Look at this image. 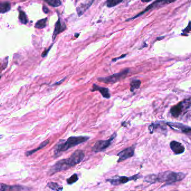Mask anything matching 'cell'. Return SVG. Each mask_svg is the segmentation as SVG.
<instances>
[{
    "instance_id": "9a60e30c",
    "label": "cell",
    "mask_w": 191,
    "mask_h": 191,
    "mask_svg": "<svg viewBox=\"0 0 191 191\" xmlns=\"http://www.w3.org/2000/svg\"><path fill=\"white\" fill-rule=\"evenodd\" d=\"M94 0H91V1L89 2L88 3H82L80 5L79 7L77 8V12L79 16L82 15L89 8V7L91 5V4L93 3V1Z\"/></svg>"
},
{
    "instance_id": "2e32d148",
    "label": "cell",
    "mask_w": 191,
    "mask_h": 191,
    "mask_svg": "<svg viewBox=\"0 0 191 191\" xmlns=\"http://www.w3.org/2000/svg\"><path fill=\"white\" fill-rule=\"evenodd\" d=\"M49 143V140H45L44 141H43L42 143H41L40 144L38 148H37L36 149H33V150H29V151H27L25 152V155L26 157H29L30 155H31L32 154H33L34 153L38 152V150H39L40 149H43L44 147H45L46 146L48 145V144Z\"/></svg>"
},
{
    "instance_id": "ba28073f",
    "label": "cell",
    "mask_w": 191,
    "mask_h": 191,
    "mask_svg": "<svg viewBox=\"0 0 191 191\" xmlns=\"http://www.w3.org/2000/svg\"><path fill=\"white\" fill-rule=\"evenodd\" d=\"M176 1V0H156V1H155L154 2H153L150 5L148 6L147 8L145 9V10H143V12H140L137 15L135 16L134 17L131 18V19H129L128 20H127V21L130 20H133L134 19H136V18L139 17L140 16L142 15L143 14H145L146 12L152 9V8H156V7H159V6L160 7V6L164 5H165V4H169V3H173V2H175Z\"/></svg>"
},
{
    "instance_id": "e0dca14e",
    "label": "cell",
    "mask_w": 191,
    "mask_h": 191,
    "mask_svg": "<svg viewBox=\"0 0 191 191\" xmlns=\"http://www.w3.org/2000/svg\"><path fill=\"white\" fill-rule=\"evenodd\" d=\"M11 9V3L9 2H1L0 4V13L4 14Z\"/></svg>"
},
{
    "instance_id": "d6986e66",
    "label": "cell",
    "mask_w": 191,
    "mask_h": 191,
    "mask_svg": "<svg viewBox=\"0 0 191 191\" xmlns=\"http://www.w3.org/2000/svg\"><path fill=\"white\" fill-rule=\"evenodd\" d=\"M141 81L140 80H137V79H135V80H133L132 81H131V83H130V90L131 92H134V91L135 90H137L138 88H140V85H141Z\"/></svg>"
},
{
    "instance_id": "7402d4cb",
    "label": "cell",
    "mask_w": 191,
    "mask_h": 191,
    "mask_svg": "<svg viewBox=\"0 0 191 191\" xmlns=\"http://www.w3.org/2000/svg\"><path fill=\"white\" fill-rule=\"evenodd\" d=\"M19 19L20 21L23 24H26L28 23V20L27 19L26 14L23 11H19Z\"/></svg>"
},
{
    "instance_id": "ac0fdd59",
    "label": "cell",
    "mask_w": 191,
    "mask_h": 191,
    "mask_svg": "<svg viewBox=\"0 0 191 191\" xmlns=\"http://www.w3.org/2000/svg\"><path fill=\"white\" fill-rule=\"evenodd\" d=\"M47 186L48 187V188H49L50 189H51L53 191H62L64 189L62 186L60 185V184H58L57 183L52 182L48 183V184H47Z\"/></svg>"
},
{
    "instance_id": "9c48e42d",
    "label": "cell",
    "mask_w": 191,
    "mask_h": 191,
    "mask_svg": "<svg viewBox=\"0 0 191 191\" xmlns=\"http://www.w3.org/2000/svg\"><path fill=\"white\" fill-rule=\"evenodd\" d=\"M168 126L175 131L181 132L188 135H191V128L178 122H167Z\"/></svg>"
},
{
    "instance_id": "7c38bea8",
    "label": "cell",
    "mask_w": 191,
    "mask_h": 191,
    "mask_svg": "<svg viewBox=\"0 0 191 191\" xmlns=\"http://www.w3.org/2000/svg\"><path fill=\"white\" fill-rule=\"evenodd\" d=\"M66 29V26L65 23H62L61 21L60 18H59L55 24V30L53 31V36H52V40L54 41L56 39V37L59 34H60L61 32L64 31Z\"/></svg>"
},
{
    "instance_id": "83f0119b",
    "label": "cell",
    "mask_w": 191,
    "mask_h": 191,
    "mask_svg": "<svg viewBox=\"0 0 191 191\" xmlns=\"http://www.w3.org/2000/svg\"><path fill=\"white\" fill-rule=\"evenodd\" d=\"M143 2H150L151 0H141Z\"/></svg>"
},
{
    "instance_id": "5bb4252c",
    "label": "cell",
    "mask_w": 191,
    "mask_h": 191,
    "mask_svg": "<svg viewBox=\"0 0 191 191\" xmlns=\"http://www.w3.org/2000/svg\"><path fill=\"white\" fill-rule=\"evenodd\" d=\"M24 190V187L21 185H8L2 183L0 184V191H22Z\"/></svg>"
},
{
    "instance_id": "277c9868",
    "label": "cell",
    "mask_w": 191,
    "mask_h": 191,
    "mask_svg": "<svg viewBox=\"0 0 191 191\" xmlns=\"http://www.w3.org/2000/svg\"><path fill=\"white\" fill-rule=\"evenodd\" d=\"M129 70L128 69H125L119 73L113 74L109 76L98 78V81L105 83H114L125 78L129 73Z\"/></svg>"
},
{
    "instance_id": "f1b7e54d",
    "label": "cell",
    "mask_w": 191,
    "mask_h": 191,
    "mask_svg": "<svg viewBox=\"0 0 191 191\" xmlns=\"http://www.w3.org/2000/svg\"></svg>"
},
{
    "instance_id": "5b68a950",
    "label": "cell",
    "mask_w": 191,
    "mask_h": 191,
    "mask_svg": "<svg viewBox=\"0 0 191 191\" xmlns=\"http://www.w3.org/2000/svg\"><path fill=\"white\" fill-rule=\"evenodd\" d=\"M116 137H117V133L114 132L113 135H111V137L108 140L97 141L91 148L92 151L95 153H99V152H102L105 150L110 145H111L112 141Z\"/></svg>"
},
{
    "instance_id": "ffe728a7",
    "label": "cell",
    "mask_w": 191,
    "mask_h": 191,
    "mask_svg": "<svg viewBox=\"0 0 191 191\" xmlns=\"http://www.w3.org/2000/svg\"><path fill=\"white\" fill-rule=\"evenodd\" d=\"M42 1H44L45 2L48 3L49 5L53 8L58 7L61 6L62 3L60 0H42Z\"/></svg>"
},
{
    "instance_id": "4fadbf2b",
    "label": "cell",
    "mask_w": 191,
    "mask_h": 191,
    "mask_svg": "<svg viewBox=\"0 0 191 191\" xmlns=\"http://www.w3.org/2000/svg\"><path fill=\"white\" fill-rule=\"evenodd\" d=\"M170 147L175 154L178 155L182 154L185 150V148L183 145L176 141H172L170 143Z\"/></svg>"
},
{
    "instance_id": "44dd1931",
    "label": "cell",
    "mask_w": 191,
    "mask_h": 191,
    "mask_svg": "<svg viewBox=\"0 0 191 191\" xmlns=\"http://www.w3.org/2000/svg\"><path fill=\"white\" fill-rule=\"evenodd\" d=\"M47 21V18L41 19L40 20L38 21V22L35 24V28L37 29H43L46 26Z\"/></svg>"
},
{
    "instance_id": "8992f818",
    "label": "cell",
    "mask_w": 191,
    "mask_h": 191,
    "mask_svg": "<svg viewBox=\"0 0 191 191\" xmlns=\"http://www.w3.org/2000/svg\"><path fill=\"white\" fill-rule=\"evenodd\" d=\"M142 177L139 174H136L135 176L127 177L126 176H115L110 179H107V181L109 182L113 185H118L122 184H125L131 181H136L137 179Z\"/></svg>"
},
{
    "instance_id": "3957f363",
    "label": "cell",
    "mask_w": 191,
    "mask_h": 191,
    "mask_svg": "<svg viewBox=\"0 0 191 191\" xmlns=\"http://www.w3.org/2000/svg\"><path fill=\"white\" fill-rule=\"evenodd\" d=\"M88 137H71L66 141H62L56 145L54 149V154L57 156L60 153L66 152L70 148L87 141L89 139Z\"/></svg>"
},
{
    "instance_id": "d4e9b609",
    "label": "cell",
    "mask_w": 191,
    "mask_h": 191,
    "mask_svg": "<svg viewBox=\"0 0 191 191\" xmlns=\"http://www.w3.org/2000/svg\"><path fill=\"white\" fill-rule=\"evenodd\" d=\"M52 46H53V45H52L51 46H50V47L48 48V49H46V50L43 52V53L42 54V57L43 58H44V57H46V56L47 55L49 51L51 50V48L52 47Z\"/></svg>"
},
{
    "instance_id": "30bf717a",
    "label": "cell",
    "mask_w": 191,
    "mask_h": 191,
    "mask_svg": "<svg viewBox=\"0 0 191 191\" xmlns=\"http://www.w3.org/2000/svg\"><path fill=\"white\" fill-rule=\"evenodd\" d=\"M135 146H132L128 147L127 148L122 150L120 153L117 154V156L119 157V159L117 161L118 163H120L121 161H126L128 158L132 157L135 154Z\"/></svg>"
},
{
    "instance_id": "603a6c76",
    "label": "cell",
    "mask_w": 191,
    "mask_h": 191,
    "mask_svg": "<svg viewBox=\"0 0 191 191\" xmlns=\"http://www.w3.org/2000/svg\"><path fill=\"white\" fill-rule=\"evenodd\" d=\"M123 1V0H107V6L108 8H113L120 4Z\"/></svg>"
},
{
    "instance_id": "6da1fadb",
    "label": "cell",
    "mask_w": 191,
    "mask_h": 191,
    "mask_svg": "<svg viewBox=\"0 0 191 191\" xmlns=\"http://www.w3.org/2000/svg\"><path fill=\"white\" fill-rule=\"evenodd\" d=\"M85 154L81 150H77L72 154L71 156L66 159H63L57 161L56 163L50 168L48 174L53 175L56 173L67 170L78 164L84 159Z\"/></svg>"
},
{
    "instance_id": "52a82bcc",
    "label": "cell",
    "mask_w": 191,
    "mask_h": 191,
    "mask_svg": "<svg viewBox=\"0 0 191 191\" xmlns=\"http://www.w3.org/2000/svg\"><path fill=\"white\" fill-rule=\"evenodd\" d=\"M191 106V99H184L171 108L170 111V114L174 117H178L182 114L184 108H188Z\"/></svg>"
},
{
    "instance_id": "7a4b0ae2",
    "label": "cell",
    "mask_w": 191,
    "mask_h": 191,
    "mask_svg": "<svg viewBox=\"0 0 191 191\" xmlns=\"http://www.w3.org/2000/svg\"><path fill=\"white\" fill-rule=\"evenodd\" d=\"M185 176L186 174L183 173L166 171L160 173L158 174H149L145 177L144 181L151 184L156 182L173 183L182 181Z\"/></svg>"
},
{
    "instance_id": "484cf974",
    "label": "cell",
    "mask_w": 191,
    "mask_h": 191,
    "mask_svg": "<svg viewBox=\"0 0 191 191\" xmlns=\"http://www.w3.org/2000/svg\"><path fill=\"white\" fill-rule=\"evenodd\" d=\"M126 56V54H123V55H121L120 57H118V58H113V59H112V61H117L119 60V59H122V58H125Z\"/></svg>"
},
{
    "instance_id": "4316f807",
    "label": "cell",
    "mask_w": 191,
    "mask_h": 191,
    "mask_svg": "<svg viewBox=\"0 0 191 191\" xmlns=\"http://www.w3.org/2000/svg\"><path fill=\"white\" fill-rule=\"evenodd\" d=\"M43 11L46 14H48L49 11L48 8H47L46 6H43Z\"/></svg>"
},
{
    "instance_id": "8fae6325",
    "label": "cell",
    "mask_w": 191,
    "mask_h": 191,
    "mask_svg": "<svg viewBox=\"0 0 191 191\" xmlns=\"http://www.w3.org/2000/svg\"><path fill=\"white\" fill-rule=\"evenodd\" d=\"M91 92H96L98 91L100 92L102 96H103L104 99H108L111 97V94L109 93V90L108 88L98 86L97 84H93L91 89L90 90Z\"/></svg>"
},
{
    "instance_id": "cb8c5ba5",
    "label": "cell",
    "mask_w": 191,
    "mask_h": 191,
    "mask_svg": "<svg viewBox=\"0 0 191 191\" xmlns=\"http://www.w3.org/2000/svg\"><path fill=\"white\" fill-rule=\"evenodd\" d=\"M78 179H79L78 175L76 173H75L67 179V182L69 184H72L78 181Z\"/></svg>"
}]
</instances>
